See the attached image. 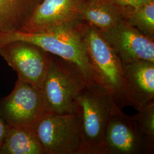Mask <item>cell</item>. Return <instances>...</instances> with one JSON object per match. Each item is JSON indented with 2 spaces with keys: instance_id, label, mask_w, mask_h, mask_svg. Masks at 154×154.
Returning <instances> with one entry per match:
<instances>
[{
  "instance_id": "cell-1",
  "label": "cell",
  "mask_w": 154,
  "mask_h": 154,
  "mask_svg": "<svg viewBox=\"0 0 154 154\" xmlns=\"http://www.w3.org/2000/svg\"><path fill=\"white\" fill-rule=\"evenodd\" d=\"M81 22L69 23L39 33H25L18 30L0 33V46L15 41L36 45L68 62L89 84L95 80L83 42Z\"/></svg>"
},
{
  "instance_id": "cell-2",
  "label": "cell",
  "mask_w": 154,
  "mask_h": 154,
  "mask_svg": "<svg viewBox=\"0 0 154 154\" xmlns=\"http://www.w3.org/2000/svg\"><path fill=\"white\" fill-rule=\"evenodd\" d=\"M81 27L95 81L109 93L119 109L131 106L121 59L98 28L82 21Z\"/></svg>"
},
{
  "instance_id": "cell-3",
  "label": "cell",
  "mask_w": 154,
  "mask_h": 154,
  "mask_svg": "<svg viewBox=\"0 0 154 154\" xmlns=\"http://www.w3.org/2000/svg\"><path fill=\"white\" fill-rule=\"evenodd\" d=\"M75 104L81 116L85 154H102L108 123L120 109L96 81L86 85L75 97Z\"/></svg>"
},
{
  "instance_id": "cell-4",
  "label": "cell",
  "mask_w": 154,
  "mask_h": 154,
  "mask_svg": "<svg viewBox=\"0 0 154 154\" xmlns=\"http://www.w3.org/2000/svg\"><path fill=\"white\" fill-rule=\"evenodd\" d=\"M45 154H85L81 116L49 112L35 126Z\"/></svg>"
},
{
  "instance_id": "cell-5",
  "label": "cell",
  "mask_w": 154,
  "mask_h": 154,
  "mask_svg": "<svg viewBox=\"0 0 154 154\" xmlns=\"http://www.w3.org/2000/svg\"><path fill=\"white\" fill-rule=\"evenodd\" d=\"M86 85L70 63L53 55L42 87L49 111L58 114L75 112V97Z\"/></svg>"
},
{
  "instance_id": "cell-6",
  "label": "cell",
  "mask_w": 154,
  "mask_h": 154,
  "mask_svg": "<svg viewBox=\"0 0 154 154\" xmlns=\"http://www.w3.org/2000/svg\"><path fill=\"white\" fill-rule=\"evenodd\" d=\"M49 112L42 88L20 79L11 94L0 99V115L9 126L35 128Z\"/></svg>"
},
{
  "instance_id": "cell-7",
  "label": "cell",
  "mask_w": 154,
  "mask_h": 154,
  "mask_svg": "<svg viewBox=\"0 0 154 154\" xmlns=\"http://www.w3.org/2000/svg\"><path fill=\"white\" fill-rule=\"evenodd\" d=\"M0 56L18 79L42 88L53 55L32 43L15 41L0 46Z\"/></svg>"
},
{
  "instance_id": "cell-8",
  "label": "cell",
  "mask_w": 154,
  "mask_h": 154,
  "mask_svg": "<svg viewBox=\"0 0 154 154\" xmlns=\"http://www.w3.org/2000/svg\"><path fill=\"white\" fill-rule=\"evenodd\" d=\"M102 32L123 65L139 60L154 62V40L124 20Z\"/></svg>"
},
{
  "instance_id": "cell-9",
  "label": "cell",
  "mask_w": 154,
  "mask_h": 154,
  "mask_svg": "<svg viewBox=\"0 0 154 154\" xmlns=\"http://www.w3.org/2000/svg\"><path fill=\"white\" fill-rule=\"evenodd\" d=\"M83 1L41 0L19 30L25 33H39L81 21L80 13Z\"/></svg>"
},
{
  "instance_id": "cell-10",
  "label": "cell",
  "mask_w": 154,
  "mask_h": 154,
  "mask_svg": "<svg viewBox=\"0 0 154 154\" xmlns=\"http://www.w3.org/2000/svg\"><path fill=\"white\" fill-rule=\"evenodd\" d=\"M102 154H146L132 116L116 111L105 131Z\"/></svg>"
},
{
  "instance_id": "cell-11",
  "label": "cell",
  "mask_w": 154,
  "mask_h": 154,
  "mask_svg": "<svg viewBox=\"0 0 154 154\" xmlns=\"http://www.w3.org/2000/svg\"><path fill=\"white\" fill-rule=\"evenodd\" d=\"M123 67L131 105L139 111L154 99V62L139 60Z\"/></svg>"
},
{
  "instance_id": "cell-12",
  "label": "cell",
  "mask_w": 154,
  "mask_h": 154,
  "mask_svg": "<svg viewBox=\"0 0 154 154\" xmlns=\"http://www.w3.org/2000/svg\"><path fill=\"white\" fill-rule=\"evenodd\" d=\"M80 18L102 32L113 28L123 20L121 6L113 0H84Z\"/></svg>"
},
{
  "instance_id": "cell-13",
  "label": "cell",
  "mask_w": 154,
  "mask_h": 154,
  "mask_svg": "<svg viewBox=\"0 0 154 154\" xmlns=\"http://www.w3.org/2000/svg\"><path fill=\"white\" fill-rule=\"evenodd\" d=\"M0 154H45L35 128L9 126Z\"/></svg>"
},
{
  "instance_id": "cell-14",
  "label": "cell",
  "mask_w": 154,
  "mask_h": 154,
  "mask_svg": "<svg viewBox=\"0 0 154 154\" xmlns=\"http://www.w3.org/2000/svg\"><path fill=\"white\" fill-rule=\"evenodd\" d=\"M41 0H0V33L19 30Z\"/></svg>"
},
{
  "instance_id": "cell-15",
  "label": "cell",
  "mask_w": 154,
  "mask_h": 154,
  "mask_svg": "<svg viewBox=\"0 0 154 154\" xmlns=\"http://www.w3.org/2000/svg\"><path fill=\"white\" fill-rule=\"evenodd\" d=\"M123 18L154 40V1L135 7H122Z\"/></svg>"
},
{
  "instance_id": "cell-16",
  "label": "cell",
  "mask_w": 154,
  "mask_h": 154,
  "mask_svg": "<svg viewBox=\"0 0 154 154\" xmlns=\"http://www.w3.org/2000/svg\"><path fill=\"white\" fill-rule=\"evenodd\" d=\"M146 154L154 153V99L132 116Z\"/></svg>"
},
{
  "instance_id": "cell-17",
  "label": "cell",
  "mask_w": 154,
  "mask_h": 154,
  "mask_svg": "<svg viewBox=\"0 0 154 154\" xmlns=\"http://www.w3.org/2000/svg\"><path fill=\"white\" fill-rule=\"evenodd\" d=\"M121 7H135L142 5L154 0H113Z\"/></svg>"
},
{
  "instance_id": "cell-18",
  "label": "cell",
  "mask_w": 154,
  "mask_h": 154,
  "mask_svg": "<svg viewBox=\"0 0 154 154\" xmlns=\"http://www.w3.org/2000/svg\"><path fill=\"white\" fill-rule=\"evenodd\" d=\"M8 129V125L0 115V150L4 143Z\"/></svg>"
}]
</instances>
